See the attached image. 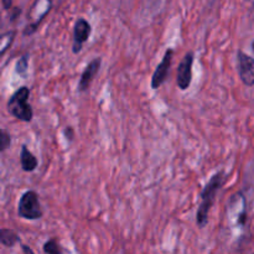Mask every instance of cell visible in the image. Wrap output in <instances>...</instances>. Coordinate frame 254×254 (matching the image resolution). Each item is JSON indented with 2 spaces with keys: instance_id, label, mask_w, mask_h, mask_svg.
<instances>
[{
  "instance_id": "1",
  "label": "cell",
  "mask_w": 254,
  "mask_h": 254,
  "mask_svg": "<svg viewBox=\"0 0 254 254\" xmlns=\"http://www.w3.org/2000/svg\"><path fill=\"white\" fill-rule=\"evenodd\" d=\"M226 181V175L223 171H218L211 178L207 185L201 192V203L198 206L197 213H196V223L200 228H203L208 222V213H210L211 207L213 206L217 196L218 191L222 189L223 184Z\"/></svg>"
},
{
  "instance_id": "2",
  "label": "cell",
  "mask_w": 254,
  "mask_h": 254,
  "mask_svg": "<svg viewBox=\"0 0 254 254\" xmlns=\"http://www.w3.org/2000/svg\"><path fill=\"white\" fill-rule=\"evenodd\" d=\"M30 96V89L27 87H20L7 102V111L14 118L21 122H31L34 118V112L31 106L27 103Z\"/></svg>"
},
{
  "instance_id": "3",
  "label": "cell",
  "mask_w": 254,
  "mask_h": 254,
  "mask_svg": "<svg viewBox=\"0 0 254 254\" xmlns=\"http://www.w3.org/2000/svg\"><path fill=\"white\" fill-rule=\"evenodd\" d=\"M17 215L24 220H40L44 216L41 205L39 202V195L35 191L29 190L22 193L19 201Z\"/></svg>"
},
{
  "instance_id": "4",
  "label": "cell",
  "mask_w": 254,
  "mask_h": 254,
  "mask_svg": "<svg viewBox=\"0 0 254 254\" xmlns=\"http://www.w3.org/2000/svg\"><path fill=\"white\" fill-rule=\"evenodd\" d=\"M195 54L192 51H189L184 56L181 62L179 64L178 76H176V83L181 91H186L190 87L191 81H192V67Z\"/></svg>"
},
{
  "instance_id": "5",
  "label": "cell",
  "mask_w": 254,
  "mask_h": 254,
  "mask_svg": "<svg viewBox=\"0 0 254 254\" xmlns=\"http://www.w3.org/2000/svg\"><path fill=\"white\" fill-rule=\"evenodd\" d=\"M173 57H174V50L173 49L166 50L163 60H161L160 64H158V67H156L155 72H154L153 74V78H151V88L153 89L160 88V87L164 84V82L166 81L169 71H170L171 62H173Z\"/></svg>"
},
{
  "instance_id": "6",
  "label": "cell",
  "mask_w": 254,
  "mask_h": 254,
  "mask_svg": "<svg viewBox=\"0 0 254 254\" xmlns=\"http://www.w3.org/2000/svg\"><path fill=\"white\" fill-rule=\"evenodd\" d=\"M238 73L243 83L248 87L254 86V59L243 51H238Z\"/></svg>"
},
{
  "instance_id": "7",
  "label": "cell",
  "mask_w": 254,
  "mask_h": 254,
  "mask_svg": "<svg viewBox=\"0 0 254 254\" xmlns=\"http://www.w3.org/2000/svg\"><path fill=\"white\" fill-rule=\"evenodd\" d=\"M92 27L86 19H78L73 27V45H72V51L73 54H79L83 47V44L89 39Z\"/></svg>"
},
{
  "instance_id": "8",
  "label": "cell",
  "mask_w": 254,
  "mask_h": 254,
  "mask_svg": "<svg viewBox=\"0 0 254 254\" xmlns=\"http://www.w3.org/2000/svg\"><path fill=\"white\" fill-rule=\"evenodd\" d=\"M101 64H102L101 57H96V59H93L88 64H87L84 71L82 72L81 79H79V83H78L79 92H86L87 89L89 88L92 81H93L94 77H96L97 73H98L99 68H101Z\"/></svg>"
},
{
  "instance_id": "9",
  "label": "cell",
  "mask_w": 254,
  "mask_h": 254,
  "mask_svg": "<svg viewBox=\"0 0 254 254\" xmlns=\"http://www.w3.org/2000/svg\"><path fill=\"white\" fill-rule=\"evenodd\" d=\"M20 163H21V168L25 173H31L39 165L36 156L27 149L26 145L21 146V153H20Z\"/></svg>"
},
{
  "instance_id": "10",
  "label": "cell",
  "mask_w": 254,
  "mask_h": 254,
  "mask_svg": "<svg viewBox=\"0 0 254 254\" xmlns=\"http://www.w3.org/2000/svg\"><path fill=\"white\" fill-rule=\"evenodd\" d=\"M0 242L5 247H12L16 243L20 242V237L17 236L16 232L12 230H6V228H1L0 230Z\"/></svg>"
},
{
  "instance_id": "11",
  "label": "cell",
  "mask_w": 254,
  "mask_h": 254,
  "mask_svg": "<svg viewBox=\"0 0 254 254\" xmlns=\"http://www.w3.org/2000/svg\"><path fill=\"white\" fill-rule=\"evenodd\" d=\"M27 69H29V57H27V55H25L17 60L16 64H15V72L20 76H25Z\"/></svg>"
},
{
  "instance_id": "12",
  "label": "cell",
  "mask_w": 254,
  "mask_h": 254,
  "mask_svg": "<svg viewBox=\"0 0 254 254\" xmlns=\"http://www.w3.org/2000/svg\"><path fill=\"white\" fill-rule=\"evenodd\" d=\"M14 36H15V31H9L6 34H4L1 36V52L0 54L4 55L6 52V50L9 49L10 45L12 44L14 41Z\"/></svg>"
},
{
  "instance_id": "13",
  "label": "cell",
  "mask_w": 254,
  "mask_h": 254,
  "mask_svg": "<svg viewBox=\"0 0 254 254\" xmlns=\"http://www.w3.org/2000/svg\"><path fill=\"white\" fill-rule=\"evenodd\" d=\"M44 252L46 254H61V250L56 240H49L44 245Z\"/></svg>"
},
{
  "instance_id": "14",
  "label": "cell",
  "mask_w": 254,
  "mask_h": 254,
  "mask_svg": "<svg viewBox=\"0 0 254 254\" xmlns=\"http://www.w3.org/2000/svg\"><path fill=\"white\" fill-rule=\"evenodd\" d=\"M11 144V136L7 134L5 129L0 130V151H5Z\"/></svg>"
},
{
  "instance_id": "15",
  "label": "cell",
  "mask_w": 254,
  "mask_h": 254,
  "mask_svg": "<svg viewBox=\"0 0 254 254\" xmlns=\"http://www.w3.org/2000/svg\"><path fill=\"white\" fill-rule=\"evenodd\" d=\"M64 135L67 136L68 140H72V139H73V129H72L71 127H67V128L64 129Z\"/></svg>"
},
{
  "instance_id": "16",
  "label": "cell",
  "mask_w": 254,
  "mask_h": 254,
  "mask_svg": "<svg viewBox=\"0 0 254 254\" xmlns=\"http://www.w3.org/2000/svg\"><path fill=\"white\" fill-rule=\"evenodd\" d=\"M1 2L5 10H9L12 6V0H1Z\"/></svg>"
},
{
  "instance_id": "17",
  "label": "cell",
  "mask_w": 254,
  "mask_h": 254,
  "mask_svg": "<svg viewBox=\"0 0 254 254\" xmlns=\"http://www.w3.org/2000/svg\"><path fill=\"white\" fill-rule=\"evenodd\" d=\"M21 248H22V252H24V254H35V253H34V251H32L31 248L29 247V246L22 245V246H21Z\"/></svg>"
},
{
  "instance_id": "18",
  "label": "cell",
  "mask_w": 254,
  "mask_h": 254,
  "mask_svg": "<svg viewBox=\"0 0 254 254\" xmlns=\"http://www.w3.org/2000/svg\"><path fill=\"white\" fill-rule=\"evenodd\" d=\"M252 47H253V52H254V41H253V44H252Z\"/></svg>"
}]
</instances>
